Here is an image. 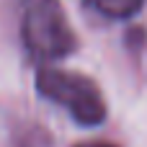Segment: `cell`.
<instances>
[{"label": "cell", "instance_id": "1", "mask_svg": "<svg viewBox=\"0 0 147 147\" xmlns=\"http://www.w3.org/2000/svg\"><path fill=\"white\" fill-rule=\"evenodd\" d=\"M21 39L26 52L39 62H57L75 52L78 36L59 0H18Z\"/></svg>", "mask_w": 147, "mask_h": 147}, {"label": "cell", "instance_id": "2", "mask_svg": "<svg viewBox=\"0 0 147 147\" xmlns=\"http://www.w3.org/2000/svg\"><path fill=\"white\" fill-rule=\"evenodd\" d=\"M36 90L54 106L65 109L80 127H98L109 114L101 88L83 72L44 65L36 72Z\"/></svg>", "mask_w": 147, "mask_h": 147}, {"label": "cell", "instance_id": "3", "mask_svg": "<svg viewBox=\"0 0 147 147\" xmlns=\"http://www.w3.org/2000/svg\"><path fill=\"white\" fill-rule=\"evenodd\" d=\"M85 5L109 21H124V18L137 16L142 10L145 0H85Z\"/></svg>", "mask_w": 147, "mask_h": 147}, {"label": "cell", "instance_id": "4", "mask_svg": "<svg viewBox=\"0 0 147 147\" xmlns=\"http://www.w3.org/2000/svg\"><path fill=\"white\" fill-rule=\"evenodd\" d=\"M75 147H119V145H114V142H103V140H93V142H80V145H75Z\"/></svg>", "mask_w": 147, "mask_h": 147}]
</instances>
